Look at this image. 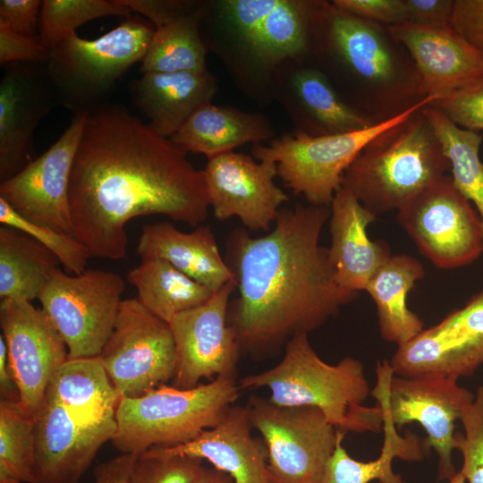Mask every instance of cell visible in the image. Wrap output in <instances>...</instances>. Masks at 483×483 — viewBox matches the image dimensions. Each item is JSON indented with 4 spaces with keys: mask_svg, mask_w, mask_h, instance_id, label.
<instances>
[{
    "mask_svg": "<svg viewBox=\"0 0 483 483\" xmlns=\"http://www.w3.org/2000/svg\"><path fill=\"white\" fill-rule=\"evenodd\" d=\"M69 202L73 236L91 257L114 260L127 254L131 219L164 215L197 227L209 208L203 170L124 106L111 103L86 114Z\"/></svg>",
    "mask_w": 483,
    "mask_h": 483,
    "instance_id": "obj_1",
    "label": "cell"
},
{
    "mask_svg": "<svg viewBox=\"0 0 483 483\" xmlns=\"http://www.w3.org/2000/svg\"><path fill=\"white\" fill-rule=\"evenodd\" d=\"M330 207L281 208L274 228L252 237L233 230L225 259L238 289L227 321L242 352L264 357L299 335H308L353 301L358 292L335 280L328 249L319 244Z\"/></svg>",
    "mask_w": 483,
    "mask_h": 483,
    "instance_id": "obj_2",
    "label": "cell"
},
{
    "mask_svg": "<svg viewBox=\"0 0 483 483\" xmlns=\"http://www.w3.org/2000/svg\"><path fill=\"white\" fill-rule=\"evenodd\" d=\"M314 0L201 1L202 41L248 97L273 102V78L286 60L307 54Z\"/></svg>",
    "mask_w": 483,
    "mask_h": 483,
    "instance_id": "obj_3",
    "label": "cell"
},
{
    "mask_svg": "<svg viewBox=\"0 0 483 483\" xmlns=\"http://www.w3.org/2000/svg\"><path fill=\"white\" fill-rule=\"evenodd\" d=\"M239 386L267 387L271 391L269 400L276 405L316 407L344 433L383 430L379 406L363 404L371 392L363 363L352 357H345L335 365L325 362L305 334L287 342L277 365L245 376Z\"/></svg>",
    "mask_w": 483,
    "mask_h": 483,
    "instance_id": "obj_4",
    "label": "cell"
},
{
    "mask_svg": "<svg viewBox=\"0 0 483 483\" xmlns=\"http://www.w3.org/2000/svg\"><path fill=\"white\" fill-rule=\"evenodd\" d=\"M448 171L450 162L419 110L371 140L345 170L342 187L377 216L400 209Z\"/></svg>",
    "mask_w": 483,
    "mask_h": 483,
    "instance_id": "obj_5",
    "label": "cell"
},
{
    "mask_svg": "<svg viewBox=\"0 0 483 483\" xmlns=\"http://www.w3.org/2000/svg\"><path fill=\"white\" fill-rule=\"evenodd\" d=\"M240 389L235 377H217L190 389L162 385L140 397H121L111 441L122 454L134 456L188 443L222 420Z\"/></svg>",
    "mask_w": 483,
    "mask_h": 483,
    "instance_id": "obj_6",
    "label": "cell"
},
{
    "mask_svg": "<svg viewBox=\"0 0 483 483\" xmlns=\"http://www.w3.org/2000/svg\"><path fill=\"white\" fill-rule=\"evenodd\" d=\"M154 32L145 21L129 16L97 38H82L75 32L49 50L45 65L58 105L75 114L108 103L116 82L142 61Z\"/></svg>",
    "mask_w": 483,
    "mask_h": 483,
    "instance_id": "obj_7",
    "label": "cell"
},
{
    "mask_svg": "<svg viewBox=\"0 0 483 483\" xmlns=\"http://www.w3.org/2000/svg\"><path fill=\"white\" fill-rule=\"evenodd\" d=\"M437 97H424L406 109L366 129L352 132L311 136L291 131L266 144L252 145L258 161L276 164L277 176L293 193L302 195L309 205L330 207L342 187L345 170L376 137L402 123L430 105Z\"/></svg>",
    "mask_w": 483,
    "mask_h": 483,
    "instance_id": "obj_8",
    "label": "cell"
},
{
    "mask_svg": "<svg viewBox=\"0 0 483 483\" xmlns=\"http://www.w3.org/2000/svg\"><path fill=\"white\" fill-rule=\"evenodd\" d=\"M250 421L263 437L271 483H324L338 429L311 406H280L252 395Z\"/></svg>",
    "mask_w": 483,
    "mask_h": 483,
    "instance_id": "obj_9",
    "label": "cell"
},
{
    "mask_svg": "<svg viewBox=\"0 0 483 483\" xmlns=\"http://www.w3.org/2000/svg\"><path fill=\"white\" fill-rule=\"evenodd\" d=\"M377 384L370 394L385 407L397 428L417 422L427 433L425 445L438 454V479L457 472L452 460L456 449L454 422L475 399L457 380L437 376L406 377L394 374L390 362L378 361Z\"/></svg>",
    "mask_w": 483,
    "mask_h": 483,
    "instance_id": "obj_10",
    "label": "cell"
},
{
    "mask_svg": "<svg viewBox=\"0 0 483 483\" xmlns=\"http://www.w3.org/2000/svg\"><path fill=\"white\" fill-rule=\"evenodd\" d=\"M125 284L116 273L55 268L38 299L68 350L69 359L100 355L115 323Z\"/></svg>",
    "mask_w": 483,
    "mask_h": 483,
    "instance_id": "obj_11",
    "label": "cell"
},
{
    "mask_svg": "<svg viewBox=\"0 0 483 483\" xmlns=\"http://www.w3.org/2000/svg\"><path fill=\"white\" fill-rule=\"evenodd\" d=\"M121 397H140L173 379L177 352L170 324L137 298L123 300L99 355Z\"/></svg>",
    "mask_w": 483,
    "mask_h": 483,
    "instance_id": "obj_12",
    "label": "cell"
},
{
    "mask_svg": "<svg viewBox=\"0 0 483 483\" xmlns=\"http://www.w3.org/2000/svg\"><path fill=\"white\" fill-rule=\"evenodd\" d=\"M397 212L402 227L420 252L439 268L469 265L483 252L480 217L447 175Z\"/></svg>",
    "mask_w": 483,
    "mask_h": 483,
    "instance_id": "obj_13",
    "label": "cell"
},
{
    "mask_svg": "<svg viewBox=\"0 0 483 483\" xmlns=\"http://www.w3.org/2000/svg\"><path fill=\"white\" fill-rule=\"evenodd\" d=\"M389 362L400 377L472 376L483 365V288L462 308L398 345Z\"/></svg>",
    "mask_w": 483,
    "mask_h": 483,
    "instance_id": "obj_14",
    "label": "cell"
},
{
    "mask_svg": "<svg viewBox=\"0 0 483 483\" xmlns=\"http://www.w3.org/2000/svg\"><path fill=\"white\" fill-rule=\"evenodd\" d=\"M234 279L202 305L176 315L169 323L177 352L173 386L190 389L201 378L235 377L242 349L227 321Z\"/></svg>",
    "mask_w": 483,
    "mask_h": 483,
    "instance_id": "obj_15",
    "label": "cell"
},
{
    "mask_svg": "<svg viewBox=\"0 0 483 483\" xmlns=\"http://www.w3.org/2000/svg\"><path fill=\"white\" fill-rule=\"evenodd\" d=\"M86 114H73L69 126L46 152L0 183V198L21 216L69 235H73L70 178Z\"/></svg>",
    "mask_w": 483,
    "mask_h": 483,
    "instance_id": "obj_16",
    "label": "cell"
},
{
    "mask_svg": "<svg viewBox=\"0 0 483 483\" xmlns=\"http://www.w3.org/2000/svg\"><path fill=\"white\" fill-rule=\"evenodd\" d=\"M0 326L20 402L33 416L48 385L69 359L63 338L42 309L23 299H2Z\"/></svg>",
    "mask_w": 483,
    "mask_h": 483,
    "instance_id": "obj_17",
    "label": "cell"
},
{
    "mask_svg": "<svg viewBox=\"0 0 483 483\" xmlns=\"http://www.w3.org/2000/svg\"><path fill=\"white\" fill-rule=\"evenodd\" d=\"M377 25L332 2L317 1L306 55L336 64L366 82L388 87L397 76L396 61Z\"/></svg>",
    "mask_w": 483,
    "mask_h": 483,
    "instance_id": "obj_18",
    "label": "cell"
},
{
    "mask_svg": "<svg viewBox=\"0 0 483 483\" xmlns=\"http://www.w3.org/2000/svg\"><path fill=\"white\" fill-rule=\"evenodd\" d=\"M204 172L209 207L218 221L238 217L246 229L268 232L288 195L275 183L276 164L227 152L208 159Z\"/></svg>",
    "mask_w": 483,
    "mask_h": 483,
    "instance_id": "obj_19",
    "label": "cell"
},
{
    "mask_svg": "<svg viewBox=\"0 0 483 483\" xmlns=\"http://www.w3.org/2000/svg\"><path fill=\"white\" fill-rule=\"evenodd\" d=\"M0 81V182L6 181L38 157L34 132L58 105L45 64L10 63Z\"/></svg>",
    "mask_w": 483,
    "mask_h": 483,
    "instance_id": "obj_20",
    "label": "cell"
},
{
    "mask_svg": "<svg viewBox=\"0 0 483 483\" xmlns=\"http://www.w3.org/2000/svg\"><path fill=\"white\" fill-rule=\"evenodd\" d=\"M34 418L32 483H79L116 429L115 419L92 421L78 418L47 394Z\"/></svg>",
    "mask_w": 483,
    "mask_h": 483,
    "instance_id": "obj_21",
    "label": "cell"
},
{
    "mask_svg": "<svg viewBox=\"0 0 483 483\" xmlns=\"http://www.w3.org/2000/svg\"><path fill=\"white\" fill-rule=\"evenodd\" d=\"M272 95L296 132L311 136L340 134L376 123L343 100L306 55L288 59L277 68Z\"/></svg>",
    "mask_w": 483,
    "mask_h": 483,
    "instance_id": "obj_22",
    "label": "cell"
},
{
    "mask_svg": "<svg viewBox=\"0 0 483 483\" xmlns=\"http://www.w3.org/2000/svg\"><path fill=\"white\" fill-rule=\"evenodd\" d=\"M386 30L415 63L413 93L443 97L483 80L482 56L451 24L403 22Z\"/></svg>",
    "mask_w": 483,
    "mask_h": 483,
    "instance_id": "obj_23",
    "label": "cell"
},
{
    "mask_svg": "<svg viewBox=\"0 0 483 483\" xmlns=\"http://www.w3.org/2000/svg\"><path fill=\"white\" fill-rule=\"evenodd\" d=\"M251 428L247 405H233L216 427L203 430L193 440L155 446L143 453L207 460L234 483H271L266 445L252 436Z\"/></svg>",
    "mask_w": 483,
    "mask_h": 483,
    "instance_id": "obj_24",
    "label": "cell"
},
{
    "mask_svg": "<svg viewBox=\"0 0 483 483\" xmlns=\"http://www.w3.org/2000/svg\"><path fill=\"white\" fill-rule=\"evenodd\" d=\"M331 245L328 257L338 285L365 291L377 270L392 256L387 243L369 238L368 226L377 216L341 187L330 204Z\"/></svg>",
    "mask_w": 483,
    "mask_h": 483,
    "instance_id": "obj_25",
    "label": "cell"
},
{
    "mask_svg": "<svg viewBox=\"0 0 483 483\" xmlns=\"http://www.w3.org/2000/svg\"><path fill=\"white\" fill-rule=\"evenodd\" d=\"M217 81L203 72H146L130 82L132 105L157 134L169 139L201 106L211 103Z\"/></svg>",
    "mask_w": 483,
    "mask_h": 483,
    "instance_id": "obj_26",
    "label": "cell"
},
{
    "mask_svg": "<svg viewBox=\"0 0 483 483\" xmlns=\"http://www.w3.org/2000/svg\"><path fill=\"white\" fill-rule=\"evenodd\" d=\"M136 251L141 259L169 262L214 292L233 280L209 225H201L191 233H183L166 221L146 225Z\"/></svg>",
    "mask_w": 483,
    "mask_h": 483,
    "instance_id": "obj_27",
    "label": "cell"
},
{
    "mask_svg": "<svg viewBox=\"0 0 483 483\" xmlns=\"http://www.w3.org/2000/svg\"><path fill=\"white\" fill-rule=\"evenodd\" d=\"M275 138L266 115L212 102L198 109L169 140L186 153L208 159L245 144H264Z\"/></svg>",
    "mask_w": 483,
    "mask_h": 483,
    "instance_id": "obj_28",
    "label": "cell"
},
{
    "mask_svg": "<svg viewBox=\"0 0 483 483\" xmlns=\"http://www.w3.org/2000/svg\"><path fill=\"white\" fill-rule=\"evenodd\" d=\"M424 275L419 260L408 254H396L368 283L365 291L376 304L379 331L386 341L402 345L424 329L423 321L407 304L408 293Z\"/></svg>",
    "mask_w": 483,
    "mask_h": 483,
    "instance_id": "obj_29",
    "label": "cell"
},
{
    "mask_svg": "<svg viewBox=\"0 0 483 483\" xmlns=\"http://www.w3.org/2000/svg\"><path fill=\"white\" fill-rule=\"evenodd\" d=\"M46 394L76 417L92 421L115 419L120 400L99 356L68 359Z\"/></svg>",
    "mask_w": 483,
    "mask_h": 483,
    "instance_id": "obj_30",
    "label": "cell"
},
{
    "mask_svg": "<svg viewBox=\"0 0 483 483\" xmlns=\"http://www.w3.org/2000/svg\"><path fill=\"white\" fill-rule=\"evenodd\" d=\"M127 281L137 289L140 302L167 323L176 315L202 305L214 293L160 258H143L128 272Z\"/></svg>",
    "mask_w": 483,
    "mask_h": 483,
    "instance_id": "obj_31",
    "label": "cell"
},
{
    "mask_svg": "<svg viewBox=\"0 0 483 483\" xmlns=\"http://www.w3.org/2000/svg\"><path fill=\"white\" fill-rule=\"evenodd\" d=\"M60 260L34 238L15 228L0 227V298L32 301L59 267Z\"/></svg>",
    "mask_w": 483,
    "mask_h": 483,
    "instance_id": "obj_32",
    "label": "cell"
},
{
    "mask_svg": "<svg viewBox=\"0 0 483 483\" xmlns=\"http://www.w3.org/2000/svg\"><path fill=\"white\" fill-rule=\"evenodd\" d=\"M201 1L191 12L155 28L140 71L176 72L207 71L208 50L199 29Z\"/></svg>",
    "mask_w": 483,
    "mask_h": 483,
    "instance_id": "obj_33",
    "label": "cell"
},
{
    "mask_svg": "<svg viewBox=\"0 0 483 483\" xmlns=\"http://www.w3.org/2000/svg\"><path fill=\"white\" fill-rule=\"evenodd\" d=\"M421 113L431 124L450 162L453 185L475 206L483 230V163L479 158L482 136L457 126L429 105Z\"/></svg>",
    "mask_w": 483,
    "mask_h": 483,
    "instance_id": "obj_34",
    "label": "cell"
},
{
    "mask_svg": "<svg viewBox=\"0 0 483 483\" xmlns=\"http://www.w3.org/2000/svg\"><path fill=\"white\" fill-rule=\"evenodd\" d=\"M35 418L20 401H0V483H32Z\"/></svg>",
    "mask_w": 483,
    "mask_h": 483,
    "instance_id": "obj_35",
    "label": "cell"
},
{
    "mask_svg": "<svg viewBox=\"0 0 483 483\" xmlns=\"http://www.w3.org/2000/svg\"><path fill=\"white\" fill-rule=\"evenodd\" d=\"M131 13L118 0H44L38 38L44 47L51 50L89 21L109 15L129 17Z\"/></svg>",
    "mask_w": 483,
    "mask_h": 483,
    "instance_id": "obj_36",
    "label": "cell"
},
{
    "mask_svg": "<svg viewBox=\"0 0 483 483\" xmlns=\"http://www.w3.org/2000/svg\"><path fill=\"white\" fill-rule=\"evenodd\" d=\"M0 222L3 225L20 230L37 240L58 258L68 273L80 275L86 270L90 253L73 235L62 233L27 220L2 198Z\"/></svg>",
    "mask_w": 483,
    "mask_h": 483,
    "instance_id": "obj_37",
    "label": "cell"
},
{
    "mask_svg": "<svg viewBox=\"0 0 483 483\" xmlns=\"http://www.w3.org/2000/svg\"><path fill=\"white\" fill-rule=\"evenodd\" d=\"M464 434L456 433V449L463 459L461 473L469 483H483V386L460 419Z\"/></svg>",
    "mask_w": 483,
    "mask_h": 483,
    "instance_id": "obj_38",
    "label": "cell"
},
{
    "mask_svg": "<svg viewBox=\"0 0 483 483\" xmlns=\"http://www.w3.org/2000/svg\"><path fill=\"white\" fill-rule=\"evenodd\" d=\"M202 461L188 456L142 453L135 459L127 483H192L203 466Z\"/></svg>",
    "mask_w": 483,
    "mask_h": 483,
    "instance_id": "obj_39",
    "label": "cell"
},
{
    "mask_svg": "<svg viewBox=\"0 0 483 483\" xmlns=\"http://www.w3.org/2000/svg\"><path fill=\"white\" fill-rule=\"evenodd\" d=\"M429 106L462 129L483 130V80L439 97Z\"/></svg>",
    "mask_w": 483,
    "mask_h": 483,
    "instance_id": "obj_40",
    "label": "cell"
},
{
    "mask_svg": "<svg viewBox=\"0 0 483 483\" xmlns=\"http://www.w3.org/2000/svg\"><path fill=\"white\" fill-rule=\"evenodd\" d=\"M337 8L365 21L388 26L407 22L404 0H334Z\"/></svg>",
    "mask_w": 483,
    "mask_h": 483,
    "instance_id": "obj_41",
    "label": "cell"
},
{
    "mask_svg": "<svg viewBox=\"0 0 483 483\" xmlns=\"http://www.w3.org/2000/svg\"><path fill=\"white\" fill-rule=\"evenodd\" d=\"M50 52L38 40L25 37L0 21V64H46Z\"/></svg>",
    "mask_w": 483,
    "mask_h": 483,
    "instance_id": "obj_42",
    "label": "cell"
},
{
    "mask_svg": "<svg viewBox=\"0 0 483 483\" xmlns=\"http://www.w3.org/2000/svg\"><path fill=\"white\" fill-rule=\"evenodd\" d=\"M451 26L483 58V0H454Z\"/></svg>",
    "mask_w": 483,
    "mask_h": 483,
    "instance_id": "obj_43",
    "label": "cell"
},
{
    "mask_svg": "<svg viewBox=\"0 0 483 483\" xmlns=\"http://www.w3.org/2000/svg\"><path fill=\"white\" fill-rule=\"evenodd\" d=\"M42 2L40 0H1L0 21L21 35L39 41L38 21Z\"/></svg>",
    "mask_w": 483,
    "mask_h": 483,
    "instance_id": "obj_44",
    "label": "cell"
},
{
    "mask_svg": "<svg viewBox=\"0 0 483 483\" xmlns=\"http://www.w3.org/2000/svg\"><path fill=\"white\" fill-rule=\"evenodd\" d=\"M346 433L338 430L335 449L326 465L324 483H369L364 462L354 460L343 446Z\"/></svg>",
    "mask_w": 483,
    "mask_h": 483,
    "instance_id": "obj_45",
    "label": "cell"
},
{
    "mask_svg": "<svg viewBox=\"0 0 483 483\" xmlns=\"http://www.w3.org/2000/svg\"><path fill=\"white\" fill-rule=\"evenodd\" d=\"M131 12L146 16L155 28L193 10L197 0H118Z\"/></svg>",
    "mask_w": 483,
    "mask_h": 483,
    "instance_id": "obj_46",
    "label": "cell"
},
{
    "mask_svg": "<svg viewBox=\"0 0 483 483\" xmlns=\"http://www.w3.org/2000/svg\"><path fill=\"white\" fill-rule=\"evenodd\" d=\"M407 22L421 25H449L453 0H404Z\"/></svg>",
    "mask_w": 483,
    "mask_h": 483,
    "instance_id": "obj_47",
    "label": "cell"
},
{
    "mask_svg": "<svg viewBox=\"0 0 483 483\" xmlns=\"http://www.w3.org/2000/svg\"><path fill=\"white\" fill-rule=\"evenodd\" d=\"M136 458L134 455L122 454L99 463L94 469V483H127Z\"/></svg>",
    "mask_w": 483,
    "mask_h": 483,
    "instance_id": "obj_48",
    "label": "cell"
},
{
    "mask_svg": "<svg viewBox=\"0 0 483 483\" xmlns=\"http://www.w3.org/2000/svg\"><path fill=\"white\" fill-rule=\"evenodd\" d=\"M0 394L1 399L20 401L18 387L8 359L7 346L4 336L0 335Z\"/></svg>",
    "mask_w": 483,
    "mask_h": 483,
    "instance_id": "obj_49",
    "label": "cell"
},
{
    "mask_svg": "<svg viewBox=\"0 0 483 483\" xmlns=\"http://www.w3.org/2000/svg\"><path fill=\"white\" fill-rule=\"evenodd\" d=\"M192 483H234L225 472L202 466Z\"/></svg>",
    "mask_w": 483,
    "mask_h": 483,
    "instance_id": "obj_50",
    "label": "cell"
},
{
    "mask_svg": "<svg viewBox=\"0 0 483 483\" xmlns=\"http://www.w3.org/2000/svg\"><path fill=\"white\" fill-rule=\"evenodd\" d=\"M465 480L463 475L459 471L450 479L449 483H465Z\"/></svg>",
    "mask_w": 483,
    "mask_h": 483,
    "instance_id": "obj_51",
    "label": "cell"
}]
</instances>
